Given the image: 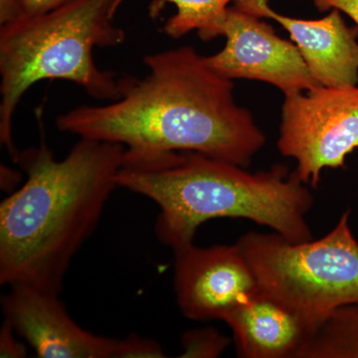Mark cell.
<instances>
[{"label": "cell", "mask_w": 358, "mask_h": 358, "mask_svg": "<svg viewBox=\"0 0 358 358\" xmlns=\"http://www.w3.org/2000/svg\"><path fill=\"white\" fill-rule=\"evenodd\" d=\"M70 1L72 0H20V3L23 14L37 15L49 13Z\"/></svg>", "instance_id": "e0dca14e"}, {"label": "cell", "mask_w": 358, "mask_h": 358, "mask_svg": "<svg viewBox=\"0 0 358 358\" xmlns=\"http://www.w3.org/2000/svg\"><path fill=\"white\" fill-rule=\"evenodd\" d=\"M126 148L80 138L65 159L44 143L18 155L24 185L0 204V284L60 294L73 258L96 229Z\"/></svg>", "instance_id": "7a4b0ae2"}, {"label": "cell", "mask_w": 358, "mask_h": 358, "mask_svg": "<svg viewBox=\"0 0 358 358\" xmlns=\"http://www.w3.org/2000/svg\"><path fill=\"white\" fill-rule=\"evenodd\" d=\"M315 6L320 11L338 9L341 13L346 14L358 27V0H313Z\"/></svg>", "instance_id": "2e32d148"}, {"label": "cell", "mask_w": 358, "mask_h": 358, "mask_svg": "<svg viewBox=\"0 0 358 358\" xmlns=\"http://www.w3.org/2000/svg\"><path fill=\"white\" fill-rule=\"evenodd\" d=\"M338 358H358V306L343 310V322L333 341Z\"/></svg>", "instance_id": "5bb4252c"}, {"label": "cell", "mask_w": 358, "mask_h": 358, "mask_svg": "<svg viewBox=\"0 0 358 358\" xmlns=\"http://www.w3.org/2000/svg\"><path fill=\"white\" fill-rule=\"evenodd\" d=\"M244 169L199 152L126 148L117 183L159 207L155 234L173 252L217 218L248 219L296 243L313 240V194L294 171L284 164L255 173Z\"/></svg>", "instance_id": "3957f363"}, {"label": "cell", "mask_w": 358, "mask_h": 358, "mask_svg": "<svg viewBox=\"0 0 358 358\" xmlns=\"http://www.w3.org/2000/svg\"><path fill=\"white\" fill-rule=\"evenodd\" d=\"M143 78L120 80V96L59 115V131L129 150L199 152L248 167L266 143L253 115L238 105L234 84L192 47L145 56Z\"/></svg>", "instance_id": "6da1fadb"}, {"label": "cell", "mask_w": 358, "mask_h": 358, "mask_svg": "<svg viewBox=\"0 0 358 358\" xmlns=\"http://www.w3.org/2000/svg\"><path fill=\"white\" fill-rule=\"evenodd\" d=\"M244 358H299L315 329L298 313L263 294L222 319Z\"/></svg>", "instance_id": "8fae6325"}, {"label": "cell", "mask_w": 358, "mask_h": 358, "mask_svg": "<svg viewBox=\"0 0 358 358\" xmlns=\"http://www.w3.org/2000/svg\"><path fill=\"white\" fill-rule=\"evenodd\" d=\"M278 148L294 173L317 187L324 169L345 166L358 150V86H317L285 96Z\"/></svg>", "instance_id": "8992f818"}, {"label": "cell", "mask_w": 358, "mask_h": 358, "mask_svg": "<svg viewBox=\"0 0 358 358\" xmlns=\"http://www.w3.org/2000/svg\"><path fill=\"white\" fill-rule=\"evenodd\" d=\"M229 341L216 329H193L183 334L181 357H217L227 348Z\"/></svg>", "instance_id": "4fadbf2b"}, {"label": "cell", "mask_w": 358, "mask_h": 358, "mask_svg": "<svg viewBox=\"0 0 358 358\" xmlns=\"http://www.w3.org/2000/svg\"><path fill=\"white\" fill-rule=\"evenodd\" d=\"M22 14L20 0H0V24H6Z\"/></svg>", "instance_id": "ac0fdd59"}, {"label": "cell", "mask_w": 358, "mask_h": 358, "mask_svg": "<svg viewBox=\"0 0 358 358\" xmlns=\"http://www.w3.org/2000/svg\"><path fill=\"white\" fill-rule=\"evenodd\" d=\"M235 4L282 25L319 86H358V27L348 26L338 9L322 20H305L275 13L268 0H238Z\"/></svg>", "instance_id": "30bf717a"}, {"label": "cell", "mask_w": 358, "mask_h": 358, "mask_svg": "<svg viewBox=\"0 0 358 358\" xmlns=\"http://www.w3.org/2000/svg\"><path fill=\"white\" fill-rule=\"evenodd\" d=\"M124 0H117V6ZM176 6V13L166 21L164 31L171 38H180L197 30L205 42L220 36L221 28L231 2L238 0H164Z\"/></svg>", "instance_id": "7c38bea8"}, {"label": "cell", "mask_w": 358, "mask_h": 358, "mask_svg": "<svg viewBox=\"0 0 358 358\" xmlns=\"http://www.w3.org/2000/svg\"><path fill=\"white\" fill-rule=\"evenodd\" d=\"M17 334L13 327L4 320L0 331V357H26L27 348L16 338Z\"/></svg>", "instance_id": "9a60e30c"}, {"label": "cell", "mask_w": 358, "mask_h": 358, "mask_svg": "<svg viewBox=\"0 0 358 358\" xmlns=\"http://www.w3.org/2000/svg\"><path fill=\"white\" fill-rule=\"evenodd\" d=\"M117 0H72L49 13L22 14L0 28V141L14 162L13 124L23 95L42 80L79 85L96 100H117L120 80L101 70L95 47L124 43L126 33L113 23Z\"/></svg>", "instance_id": "277c9868"}, {"label": "cell", "mask_w": 358, "mask_h": 358, "mask_svg": "<svg viewBox=\"0 0 358 358\" xmlns=\"http://www.w3.org/2000/svg\"><path fill=\"white\" fill-rule=\"evenodd\" d=\"M174 289L181 313L193 320H221L261 293L236 244L174 251Z\"/></svg>", "instance_id": "ba28073f"}, {"label": "cell", "mask_w": 358, "mask_h": 358, "mask_svg": "<svg viewBox=\"0 0 358 358\" xmlns=\"http://www.w3.org/2000/svg\"><path fill=\"white\" fill-rule=\"evenodd\" d=\"M2 298L4 317L18 336L42 358H122V339L85 331L66 310L59 294L16 284Z\"/></svg>", "instance_id": "9c48e42d"}, {"label": "cell", "mask_w": 358, "mask_h": 358, "mask_svg": "<svg viewBox=\"0 0 358 358\" xmlns=\"http://www.w3.org/2000/svg\"><path fill=\"white\" fill-rule=\"evenodd\" d=\"M220 36L226 38L222 50L204 56L205 63L220 76L265 82L285 96L319 86L298 47L237 4L228 9Z\"/></svg>", "instance_id": "52a82bcc"}, {"label": "cell", "mask_w": 358, "mask_h": 358, "mask_svg": "<svg viewBox=\"0 0 358 358\" xmlns=\"http://www.w3.org/2000/svg\"><path fill=\"white\" fill-rule=\"evenodd\" d=\"M350 210L319 240L291 242L249 232L237 246L263 294L298 313L313 329L338 308L358 306V241Z\"/></svg>", "instance_id": "5b68a950"}]
</instances>
